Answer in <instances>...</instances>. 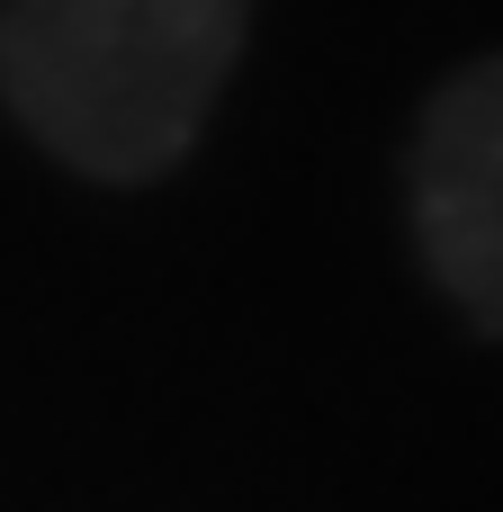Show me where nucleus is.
<instances>
[{"label":"nucleus","mask_w":503,"mask_h":512,"mask_svg":"<svg viewBox=\"0 0 503 512\" xmlns=\"http://www.w3.org/2000/svg\"><path fill=\"white\" fill-rule=\"evenodd\" d=\"M252 0H0L9 117L90 180L171 171L234 54Z\"/></svg>","instance_id":"1"},{"label":"nucleus","mask_w":503,"mask_h":512,"mask_svg":"<svg viewBox=\"0 0 503 512\" xmlns=\"http://www.w3.org/2000/svg\"><path fill=\"white\" fill-rule=\"evenodd\" d=\"M405 207L450 306L503 333V54L432 90L405 153Z\"/></svg>","instance_id":"2"}]
</instances>
